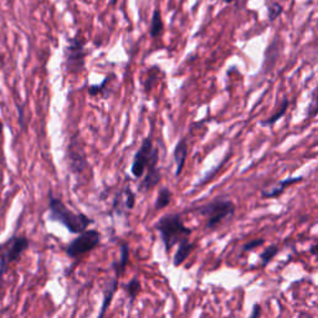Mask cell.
I'll list each match as a JSON object with an SVG mask.
<instances>
[{"mask_svg":"<svg viewBox=\"0 0 318 318\" xmlns=\"http://www.w3.org/2000/svg\"><path fill=\"white\" fill-rule=\"evenodd\" d=\"M194 247H195V245L193 244V242H190L189 240H184V241H181L180 244H179V247H178V250H176L175 255H174L173 265L176 266V267H178V266H180L181 263L187 260L188 256H189V254L192 253Z\"/></svg>","mask_w":318,"mask_h":318,"instance_id":"14","label":"cell"},{"mask_svg":"<svg viewBox=\"0 0 318 318\" xmlns=\"http://www.w3.org/2000/svg\"><path fill=\"white\" fill-rule=\"evenodd\" d=\"M134 204H136V195L132 192L131 188H127L126 189V208L128 210L134 208Z\"/></svg>","mask_w":318,"mask_h":318,"instance_id":"23","label":"cell"},{"mask_svg":"<svg viewBox=\"0 0 318 318\" xmlns=\"http://www.w3.org/2000/svg\"><path fill=\"white\" fill-rule=\"evenodd\" d=\"M164 24L163 19H162L161 9L155 8L152 14V19H150V27H149V35L152 39H157L163 34Z\"/></svg>","mask_w":318,"mask_h":318,"instance_id":"13","label":"cell"},{"mask_svg":"<svg viewBox=\"0 0 318 318\" xmlns=\"http://www.w3.org/2000/svg\"><path fill=\"white\" fill-rule=\"evenodd\" d=\"M155 229L161 235L167 253H169L176 244L189 240V236L192 235V229L184 225L178 213L166 214L162 216L155 224Z\"/></svg>","mask_w":318,"mask_h":318,"instance_id":"2","label":"cell"},{"mask_svg":"<svg viewBox=\"0 0 318 318\" xmlns=\"http://www.w3.org/2000/svg\"><path fill=\"white\" fill-rule=\"evenodd\" d=\"M1 176H3V173H1V169H0V179H1Z\"/></svg>","mask_w":318,"mask_h":318,"instance_id":"31","label":"cell"},{"mask_svg":"<svg viewBox=\"0 0 318 318\" xmlns=\"http://www.w3.org/2000/svg\"><path fill=\"white\" fill-rule=\"evenodd\" d=\"M118 279H119V276H117L116 275V277L113 279V281L110 282V285H108L107 289H106L105 298H103L102 306H101V310H100V313H98L97 318H105L106 312H107V310L110 308L111 302H112L113 296H115L117 289H118Z\"/></svg>","mask_w":318,"mask_h":318,"instance_id":"12","label":"cell"},{"mask_svg":"<svg viewBox=\"0 0 318 318\" xmlns=\"http://www.w3.org/2000/svg\"><path fill=\"white\" fill-rule=\"evenodd\" d=\"M3 129H4V124L3 122L0 121V136H1V133H3Z\"/></svg>","mask_w":318,"mask_h":318,"instance_id":"29","label":"cell"},{"mask_svg":"<svg viewBox=\"0 0 318 318\" xmlns=\"http://www.w3.org/2000/svg\"><path fill=\"white\" fill-rule=\"evenodd\" d=\"M260 315H261V306L258 305V303H255V305L253 306V310H251V313H250L249 318H260Z\"/></svg>","mask_w":318,"mask_h":318,"instance_id":"25","label":"cell"},{"mask_svg":"<svg viewBox=\"0 0 318 318\" xmlns=\"http://www.w3.org/2000/svg\"><path fill=\"white\" fill-rule=\"evenodd\" d=\"M221 1H223V3L229 4V3H232V1H235V0H221Z\"/></svg>","mask_w":318,"mask_h":318,"instance_id":"30","label":"cell"},{"mask_svg":"<svg viewBox=\"0 0 318 318\" xmlns=\"http://www.w3.org/2000/svg\"><path fill=\"white\" fill-rule=\"evenodd\" d=\"M30 240L27 236L13 235L0 245V280L5 275L10 263L15 262L29 249Z\"/></svg>","mask_w":318,"mask_h":318,"instance_id":"4","label":"cell"},{"mask_svg":"<svg viewBox=\"0 0 318 318\" xmlns=\"http://www.w3.org/2000/svg\"><path fill=\"white\" fill-rule=\"evenodd\" d=\"M49 219L63 225L71 234H81L86 231L93 220L82 213H75L63 204L58 198L49 193Z\"/></svg>","mask_w":318,"mask_h":318,"instance_id":"1","label":"cell"},{"mask_svg":"<svg viewBox=\"0 0 318 318\" xmlns=\"http://www.w3.org/2000/svg\"><path fill=\"white\" fill-rule=\"evenodd\" d=\"M129 261V247L127 242L121 244V254H119V261L117 263H113V267L116 268V275L119 276L126 268L127 263Z\"/></svg>","mask_w":318,"mask_h":318,"instance_id":"15","label":"cell"},{"mask_svg":"<svg viewBox=\"0 0 318 318\" xmlns=\"http://www.w3.org/2000/svg\"><path fill=\"white\" fill-rule=\"evenodd\" d=\"M153 143L152 138L148 136L143 140L142 145H141L140 149L136 152L133 157V162H132L131 167V173L133 174L134 178H141L145 174V169H147L148 163H149V159L152 157L153 152Z\"/></svg>","mask_w":318,"mask_h":318,"instance_id":"7","label":"cell"},{"mask_svg":"<svg viewBox=\"0 0 318 318\" xmlns=\"http://www.w3.org/2000/svg\"><path fill=\"white\" fill-rule=\"evenodd\" d=\"M18 112H19V122H20L21 127H24V106L18 105Z\"/></svg>","mask_w":318,"mask_h":318,"instance_id":"26","label":"cell"},{"mask_svg":"<svg viewBox=\"0 0 318 318\" xmlns=\"http://www.w3.org/2000/svg\"><path fill=\"white\" fill-rule=\"evenodd\" d=\"M67 154H69L70 169H71L72 173H82L87 167L86 155L82 150V147H80L79 143L75 142V140H72L71 143H70Z\"/></svg>","mask_w":318,"mask_h":318,"instance_id":"9","label":"cell"},{"mask_svg":"<svg viewBox=\"0 0 318 318\" xmlns=\"http://www.w3.org/2000/svg\"><path fill=\"white\" fill-rule=\"evenodd\" d=\"M236 206L229 199H215L195 209V213L206 219V229H214L235 214Z\"/></svg>","mask_w":318,"mask_h":318,"instance_id":"3","label":"cell"},{"mask_svg":"<svg viewBox=\"0 0 318 318\" xmlns=\"http://www.w3.org/2000/svg\"><path fill=\"white\" fill-rule=\"evenodd\" d=\"M188 157V141L187 138H181L176 143L173 152V159L175 162V176H179L183 171L185 161Z\"/></svg>","mask_w":318,"mask_h":318,"instance_id":"11","label":"cell"},{"mask_svg":"<svg viewBox=\"0 0 318 318\" xmlns=\"http://www.w3.org/2000/svg\"><path fill=\"white\" fill-rule=\"evenodd\" d=\"M279 251H280V249L277 245H271V246H268L267 249H265V251H263V253L260 255L261 266H262V267L267 266L268 262H270V261L272 260V259H274L277 254H279Z\"/></svg>","mask_w":318,"mask_h":318,"instance_id":"18","label":"cell"},{"mask_svg":"<svg viewBox=\"0 0 318 318\" xmlns=\"http://www.w3.org/2000/svg\"><path fill=\"white\" fill-rule=\"evenodd\" d=\"M263 244H265V239H254L244 245V247H242V251H244V253H246V251H251V250L256 249V247L262 246Z\"/></svg>","mask_w":318,"mask_h":318,"instance_id":"22","label":"cell"},{"mask_svg":"<svg viewBox=\"0 0 318 318\" xmlns=\"http://www.w3.org/2000/svg\"><path fill=\"white\" fill-rule=\"evenodd\" d=\"M100 241L101 234L97 230H86L66 246V255L71 259L79 258L97 247L100 245Z\"/></svg>","mask_w":318,"mask_h":318,"instance_id":"6","label":"cell"},{"mask_svg":"<svg viewBox=\"0 0 318 318\" xmlns=\"http://www.w3.org/2000/svg\"><path fill=\"white\" fill-rule=\"evenodd\" d=\"M172 200V192L168 188L163 187L159 189V193H158L157 200H155L154 209L155 210H161V209L167 208L169 205V202Z\"/></svg>","mask_w":318,"mask_h":318,"instance_id":"16","label":"cell"},{"mask_svg":"<svg viewBox=\"0 0 318 318\" xmlns=\"http://www.w3.org/2000/svg\"><path fill=\"white\" fill-rule=\"evenodd\" d=\"M124 287H126V291H127V293H128L129 298H131V301L133 302L134 298L137 297V294L140 293V291H141L140 280H138L137 277H134V279H132L131 281H129Z\"/></svg>","mask_w":318,"mask_h":318,"instance_id":"19","label":"cell"},{"mask_svg":"<svg viewBox=\"0 0 318 318\" xmlns=\"http://www.w3.org/2000/svg\"><path fill=\"white\" fill-rule=\"evenodd\" d=\"M303 180V176H289V178L284 179V180L279 181L275 187L270 188L267 190H262L261 193V197L265 198V199H272V198H277L285 192L289 187H291L292 184H296V183H300V181Z\"/></svg>","mask_w":318,"mask_h":318,"instance_id":"10","label":"cell"},{"mask_svg":"<svg viewBox=\"0 0 318 318\" xmlns=\"http://www.w3.org/2000/svg\"><path fill=\"white\" fill-rule=\"evenodd\" d=\"M85 40L79 34L74 37L67 39V45L65 48V66L70 74H79L85 69L86 60V49Z\"/></svg>","mask_w":318,"mask_h":318,"instance_id":"5","label":"cell"},{"mask_svg":"<svg viewBox=\"0 0 318 318\" xmlns=\"http://www.w3.org/2000/svg\"><path fill=\"white\" fill-rule=\"evenodd\" d=\"M284 13V6L279 3H272L267 8V19L268 21H275L281 14Z\"/></svg>","mask_w":318,"mask_h":318,"instance_id":"20","label":"cell"},{"mask_svg":"<svg viewBox=\"0 0 318 318\" xmlns=\"http://www.w3.org/2000/svg\"><path fill=\"white\" fill-rule=\"evenodd\" d=\"M117 1H118V0H110V1H108V4H110V5H116Z\"/></svg>","mask_w":318,"mask_h":318,"instance_id":"28","label":"cell"},{"mask_svg":"<svg viewBox=\"0 0 318 318\" xmlns=\"http://www.w3.org/2000/svg\"><path fill=\"white\" fill-rule=\"evenodd\" d=\"M289 100L287 98H284V101H282L281 106H280V110L276 111V112L272 115V116L270 117V118L265 119V121H261V126L262 127H267V126H274L275 123H276L279 119H281L282 117L285 116V113H286L287 108H289Z\"/></svg>","mask_w":318,"mask_h":318,"instance_id":"17","label":"cell"},{"mask_svg":"<svg viewBox=\"0 0 318 318\" xmlns=\"http://www.w3.org/2000/svg\"><path fill=\"white\" fill-rule=\"evenodd\" d=\"M158 72H159V71H158ZM158 72H157V74H152V71H150V70H149V72H148V79H147V81H145V92H147V93L150 92V89H152L153 85H154V82L157 81Z\"/></svg>","mask_w":318,"mask_h":318,"instance_id":"24","label":"cell"},{"mask_svg":"<svg viewBox=\"0 0 318 318\" xmlns=\"http://www.w3.org/2000/svg\"><path fill=\"white\" fill-rule=\"evenodd\" d=\"M110 80V77H105L103 81L98 85H92V86H89L88 88V96L89 97H96V96H100L105 93V89L107 87V82Z\"/></svg>","mask_w":318,"mask_h":318,"instance_id":"21","label":"cell"},{"mask_svg":"<svg viewBox=\"0 0 318 318\" xmlns=\"http://www.w3.org/2000/svg\"><path fill=\"white\" fill-rule=\"evenodd\" d=\"M311 253H312V255H317V245H313L312 247H311Z\"/></svg>","mask_w":318,"mask_h":318,"instance_id":"27","label":"cell"},{"mask_svg":"<svg viewBox=\"0 0 318 318\" xmlns=\"http://www.w3.org/2000/svg\"><path fill=\"white\" fill-rule=\"evenodd\" d=\"M158 162H159V154H158V148H153L152 157L149 159V163L147 166V174H145V179L140 184L141 192H148V190L153 189L155 185L161 180V172L158 168Z\"/></svg>","mask_w":318,"mask_h":318,"instance_id":"8","label":"cell"}]
</instances>
